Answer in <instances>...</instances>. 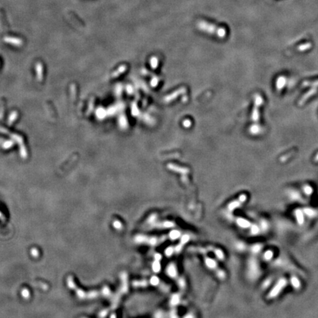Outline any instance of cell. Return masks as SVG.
<instances>
[{"mask_svg": "<svg viewBox=\"0 0 318 318\" xmlns=\"http://www.w3.org/2000/svg\"><path fill=\"white\" fill-rule=\"evenodd\" d=\"M136 242L140 244H145L149 246H157L164 242L162 237H156V236H149L145 235H139L136 237Z\"/></svg>", "mask_w": 318, "mask_h": 318, "instance_id": "obj_1", "label": "cell"}, {"mask_svg": "<svg viewBox=\"0 0 318 318\" xmlns=\"http://www.w3.org/2000/svg\"><path fill=\"white\" fill-rule=\"evenodd\" d=\"M258 266L256 260L253 257H251L247 261V274L249 278L255 279L258 275Z\"/></svg>", "mask_w": 318, "mask_h": 318, "instance_id": "obj_2", "label": "cell"}, {"mask_svg": "<svg viewBox=\"0 0 318 318\" xmlns=\"http://www.w3.org/2000/svg\"><path fill=\"white\" fill-rule=\"evenodd\" d=\"M166 274L172 279H176L178 278V270L177 265L174 262L168 264L166 267Z\"/></svg>", "mask_w": 318, "mask_h": 318, "instance_id": "obj_3", "label": "cell"}, {"mask_svg": "<svg viewBox=\"0 0 318 318\" xmlns=\"http://www.w3.org/2000/svg\"><path fill=\"white\" fill-rule=\"evenodd\" d=\"M175 226V222L170 220L160 221V222L157 221L153 225H152L153 228L159 229H171L173 228Z\"/></svg>", "mask_w": 318, "mask_h": 318, "instance_id": "obj_4", "label": "cell"}, {"mask_svg": "<svg viewBox=\"0 0 318 318\" xmlns=\"http://www.w3.org/2000/svg\"><path fill=\"white\" fill-rule=\"evenodd\" d=\"M203 262H204V265L205 266L208 268L210 270H212L214 272H215L217 269L219 268L218 267V264L217 260L214 259V258H211V257L208 256H205L203 258Z\"/></svg>", "mask_w": 318, "mask_h": 318, "instance_id": "obj_5", "label": "cell"}, {"mask_svg": "<svg viewBox=\"0 0 318 318\" xmlns=\"http://www.w3.org/2000/svg\"><path fill=\"white\" fill-rule=\"evenodd\" d=\"M161 258L162 256L160 253H156L154 255V261L152 264V269L155 273H159L161 270Z\"/></svg>", "mask_w": 318, "mask_h": 318, "instance_id": "obj_6", "label": "cell"}, {"mask_svg": "<svg viewBox=\"0 0 318 318\" xmlns=\"http://www.w3.org/2000/svg\"><path fill=\"white\" fill-rule=\"evenodd\" d=\"M235 222H236V225L239 226L240 228L242 229H247L250 228L252 225V223L250 222V220L247 219H244L242 217H238L235 219Z\"/></svg>", "mask_w": 318, "mask_h": 318, "instance_id": "obj_7", "label": "cell"}, {"mask_svg": "<svg viewBox=\"0 0 318 318\" xmlns=\"http://www.w3.org/2000/svg\"><path fill=\"white\" fill-rule=\"evenodd\" d=\"M284 284H285V281H284V280H281L280 281H279L278 283L277 284L273 287V289L271 290L270 292L269 293V298H275L276 296H277L278 294L279 293V292H280L281 290V288H282V287H283Z\"/></svg>", "mask_w": 318, "mask_h": 318, "instance_id": "obj_8", "label": "cell"}, {"mask_svg": "<svg viewBox=\"0 0 318 318\" xmlns=\"http://www.w3.org/2000/svg\"><path fill=\"white\" fill-rule=\"evenodd\" d=\"M182 232L178 229H172L169 231L168 234V237L170 240L172 241H176V240H180L182 236Z\"/></svg>", "mask_w": 318, "mask_h": 318, "instance_id": "obj_9", "label": "cell"}, {"mask_svg": "<svg viewBox=\"0 0 318 318\" xmlns=\"http://www.w3.org/2000/svg\"><path fill=\"white\" fill-rule=\"evenodd\" d=\"M210 251H213L214 254L215 255V256L217 257V258L219 260H224L225 259V253L222 251V250H221L220 248H214L213 247H210Z\"/></svg>", "mask_w": 318, "mask_h": 318, "instance_id": "obj_10", "label": "cell"}, {"mask_svg": "<svg viewBox=\"0 0 318 318\" xmlns=\"http://www.w3.org/2000/svg\"><path fill=\"white\" fill-rule=\"evenodd\" d=\"M180 302H181V296H180L179 294L175 293V294H172L171 298H170L169 304L172 307L177 306L180 303Z\"/></svg>", "mask_w": 318, "mask_h": 318, "instance_id": "obj_11", "label": "cell"}, {"mask_svg": "<svg viewBox=\"0 0 318 318\" xmlns=\"http://www.w3.org/2000/svg\"><path fill=\"white\" fill-rule=\"evenodd\" d=\"M149 283L153 287H158L161 285V280L157 276H153L149 280Z\"/></svg>", "mask_w": 318, "mask_h": 318, "instance_id": "obj_12", "label": "cell"}, {"mask_svg": "<svg viewBox=\"0 0 318 318\" xmlns=\"http://www.w3.org/2000/svg\"><path fill=\"white\" fill-rule=\"evenodd\" d=\"M174 253H175V246L170 245L168 246L167 248L164 250V255L167 257H171Z\"/></svg>", "mask_w": 318, "mask_h": 318, "instance_id": "obj_13", "label": "cell"}, {"mask_svg": "<svg viewBox=\"0 0 318 318\" xmlns=\"http://www.w3.org/2000/svg\"><path fill=\"white\" fill-rule=\"evenodd\" d=\"M215 273L217 277L219 279H220V280H224V279H225V278H226V273H225V272L223 270V269H219V268H218V269L215 271Z\"/></svg>", "mask_w": 318, "mask_h": 318, "instance_id": "obj_14", "label": "cell"}, {"mask_svg": "<svg viewBox=\"0 0 318 318\" xmlns=\"http://www.w3.org/2000/svg\"><path fill=\"white\" fill-rule=\"evenodd\" d=\"M134 284L138 287H147L150 284V283H149V281L140 280L136 281L134 282Z\"/></svg>", "mask_w": 318, "mask_h": 318, "instance_id": "obj_15", "label": "cell"}, {"mask_svg": "<svg viewBox=\"0 0 318 318\" xmlns=\"http://www.w3.org/2000/svg\"><path fill=\"white\" fill-rule=\"evenodd\" d=\"M250 228H251V233L252 235H253V236L258 234L260 231L259 227H258L257 225H255V224H253V225L252 224V225H251V227Z\"/></svg>", "mask_w": 318, "mask_h": 318, "instance_id": "obj_16", "label": "cell"}, {"mask_svg": "<svg viewBox=\"0 0 318 318\" xmlns=\"http://www.w3.org/2000/svg\"><path fill=\"white\" fill-rule=\"evenodd\" d=\"M261 249H262V247H261V244H254V245H253L252 247H251V252H252L253 253H254V254H256V253H257L259 252V251H261Z\"/></svg>", "mask_w": 318, "mask_h": 318, "instance_id": "obj_17", "label": "cell"}, {"mask_svg": "<svg viewBox=\"0 0 318 318\" xmlns=\"http://www.w3.org/2000/svg\"><path fill=\"white\" fill-rule=\"evenodd\" d=\"M272 252L270 251H266V252L264 253V256H263V258L264 259L266 260V261H268V260H270L271 258H272Z\"/></svg>", "mask_w": 318, "mask_h": 318, "instance_id": "obj_18", "label": "cell"}, {"mask_svg": "<svg viewBox=\"0 0 318 318\" xmlns=\"http://www.w3.org/2000/svg\"><path fill=\"white\" fill-rule=\"evenodd\" d=\"M178 285L180 286L181 288L184 289L185 287H186V281H185L184 278H178Z\"/></svg>", "mask_w": 318, "mask_h": 318, "instance_id": "obj_19", "label": "cell"}, {"mask_svg": "<svg viewBox=\"0 0 318 318\" xmlns=\"http://www.w3.org/2000/svg\"><path fill=\"white\" fill-rule=\"evenodd\" d=\"M237 248L240 249V251H243L244 248V246L243 244V243H238L237 244Z\"/></svg>", "mask_w": 318, "mask_h": 318, "instance_id": "obj_20", "label": "cell"}, {"mask_svg": "<svg viewBox=\"0 0 318 318\" xmlns=\"http://www.w3.org/2000/svg\"><path fill=\"white\" fill-rule=\"evenodd\" d=\"M183 318H194V317L192 313H188L183 317Z\"/></svg>", "mask_w": 318, "mask_h": 318, "instance_id": "obj_21", "label": "cell"}]
</instances>
